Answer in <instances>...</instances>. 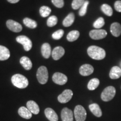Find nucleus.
I'll use <instances>...</instances> for the list:
<instances>
[{
	"mask_svg": "<svg viewBox=\"0 0 121 121\" xmlns=\"http://www.w3.org/2000/svg\"><path fill=\"white\" fill-rule=\"evenodd\" d=\"M10 57V52L8 48L0 45V60H8Z\"/></svg>",
	"mask_w": 121,
	"mask_h": 121,
	"instance_id": "412c9836",
	"label": "nucleus"
},
{
	"mask_svg": "<svg viewBox=\"0 0 121 121\" xmlns=\"http://www.w3.org/2000/svg\"><path fill=\"white\" fill-rule=\"evenodd\" d=\"M6 26L9 30L15 33L20 32L22 29V25L13 20H8L6 22Z\"/></svg>",
	"mask_w": 121,
	"mask_h": 121,
	"instance_id": "9d476101",
	"label": "nucleus"
},
{
	"mask_svg": "<svg viewBox=\"0 0 121 121\" xmlns=\"http://www.w3.org/2000/svg\"><path fill=\"white\" fill-rule=\"evenodd\" d=\"M11 82L15 86L19 89H25L28 86V78L21 74H15L11 78Z\"/></svg>",
	"mask_w": 121,
	"mask_h": 121,
	"instance_id": "f03ea898",
	"label": "nucleus"
},
{
	"mask_svg": "<svg viewBox=\"0 0 121 121\" xmlns=\"http://www.w3.org/2000/svg\"><path fill=\"white\" fill-rule=\"evenodd\" d=\"M89 35L94 40H100L107 37V32L104 29H94L91 30Z\"/></svg>",
	"mask_w": 121,
	"mask_h": 121,
	"instance_id": "0eeeda50",
	"label": "nucleus"
},
{
	"mask_svg": "<svg viewBox=\"0 0 121 121\" xmlns=\"http://www.w3.org/2000/svg\"><path fill=\"white\" fill-rule=\"evenodd\" d=\"M7 1L11 4H16L19 2L20 0H7Z\"/></svg>",
	"mask_w": 121,
	"mask_h": 121,
	"instance_id": "c9c22d12",
	"label": "nucleus"
},
{
	"mask_svg": "<svg viewBox=\"0 0 121 121\" xmlns=\"http://www.w3.org/2000/svg\"><path fill=\"white\" fill-rule=\"evenodd\" d=\"M114 9L118 13H121V1H117L114 3Z\"/></svg>",
	"mask_w": 121,
	"mask_h": 121,
	"instance_id": "f704fd0d",
	"label": "nucleus"
},
{
	"mask_svg": "<svg viewBox=\"0 0 121 121\" xmlns=\"http://www.w3.org/2000/svg\"><path fill=\"white\" fill-rule=\"evenodd\" d=\"M110 32L114 37H118L121 34V25L118 22H113L110 26Z\"/></svg>",
	"mask_w": 121,
	"mask_h": 121,
	"instance_id": "2eb2a0df",
	"label": "nucleus"
},
{
	"mask_svg": "<svg viewBox=\"0 0 121 121\" xmlns=\"http://www.w3.org/2000/svg\"><path fill=\"white\" fill-rule=\"evenodd\" d=\"M101 10L104 14L108 16H112L113 15V9L108 4H103L101 6Z\"/></svg>",
	"mask_w": 121,
	"mask_h": 121,
	"instance_id": "bb28decb",
	"label": "nucleus"
},
{
	"mask_svg": "<svg viewBox=\"0 0 121 121\" xmlns=\"http://www.w3.org/2000/svg\"><path fill=\"white\" fill-rule=\"evenodd\" d=\"M67 77L63 73L56 72L52 76V80L55 84L63 85L67 82Z\"/></svg>",
	"mask_w": 121,
	"mask_h": 121,
	"instance_id": "1a4fd4ad",
	"label": "nucleus"
},
{
	"mask_svg": "<svg viewBox=\"0 0 121 121\" xmlns=\"http://www.w3.org/2000/svg\"><path fill=\"white\" fill-rule=\"evenodd\" d=\"M18 114L21 117L23 118L29 119L32 117V113L27 108V107H21L18 110Z\"/></svg>",
	"mask_w": 121,
	"mask_h": 121,
	"instance_id": "f3484780",
	"label": "nucleus"
},
{
	"mask_svg": "<svg viewBox=\"0 0 121 121\" xmlns=\"http://www.w3.org/2000/svg\"><path fill=\"white\" fill-rule=\"evenodd\" d=\"M100 84L99 80L98 78H94L90 80L87 84V88L90 90H94L99 86Z\"/></svg>",
	"mask_w": 121,
	"mask_h": 121,
	"instance_id": "393cba45",
	"label": "nucleus"
},
{
	"mask_svg": "<svg viewBox=\"0 0 121 121\" xmlns=\"http://www.w3.org/2000/svg\"><path fill=\"white\" fill-rule=\"evenodd\" d=\"M41 52L44 58L48 59L49 58L50 56L52 54V51H51V47L49 44L47 43H44L42 45L41 48Z\"/></svg>",
	"mask_w": 121,
	"mask_h": 121,
	"instance_id": "a211bd4d",
	"label": "nucleus"
},
{
	"mask_svg": "<svg viewBox=\"0 0 121 121\" xmlns=\"http://www.w3.org/2000/svg\"><path fill=\"white\" fill-rule=\"evenodd\" d=\"M65 51L64 48L62 47L58 46L57 47L54 48L52 52V58L54 60H58L63 57V56L65 54Z\"/></svg>",
	"mask_w": 121,
	"mask_h": 121,
	"instance_id": "ddd939ff",
	"label": "nucleus"
},
{
	"mask_svg": "<svg viewBox=\"0 0 121 121\" xmlns=\"http://www.w3.org/2000/svg\"><path fill=\"white\" fill-rule=\"evenodd\" d=\"M74 115L76 121H85L86 118V111L82 105L76 106L74 109Z\"/></svg>",
	"mask_w": 121,
	"mask_h": 121,
	"instance_id": "39448f33",
	"label": "nucleus"
},
{
	"mask_svg": "<svg viewBox=\"0 0 121 121\" xmlns=\"http://www.w3.org/2000/svg\"><path fill=\"white\" fill-rule=\"evenodd\" d=\"M57 22H58V19H57V16L52 15L48 19L47 24L48 26L52 27L55 26L57 24Z\"/></svg>",
	"mask_w": 121,
	"mask_h": 121,
	"instance_id": "c756f323",
	"label": "nucleus"
},
{
	"mask_svg": "<svg viewBox=\"0 0 121 121\" xmlns=\"http://www.w3.org/2000/svg\"><path fill=\"white\" fill-rule=\"evenodd\" d=\"M89 108L91 113L96 117H100L102 116V110L98 104L93 103L90 104L89 106Z\"/></svg>",
	"mask_w": 121,
	"mask_h": 121,
	"instance_id": "6ab92c4d",
	"label": "nucleus"
},
{
	"mask_svg": "<svg viewBox=\"0 0 121 121\" xmlns=\"http://www.w3.org/2000/svg\"><path fill=\"white\" fill-rule=\"evenodd\" d=\"M52 2L56 7L58 8H62L64 6L63 0H52Z\"/></svg>",
	"mask_w": 121,
	"mask_h": 121,
	"instance_id": "72a5a7b5",
	"label": "nucleus"
},
{
	"mask_svg": "<svg viewBox=\"0 0 121 121\" xmlns=\"http://www.w3.org/2000/svg\"><path fill=\"white\" fill-rule=\"evenodd\" d=\"M20 63L24 68V69H25L26 70H30L32 68V62L28 57H22L20 60Z\"/></svg>",
	"mask_w": 121,
	"mask_h": 121,
	"instance_id": "4be33fe9",
	"label": "nucleus"
},
{
	"mask_svg": "<svg viewBox=\"0 0 121 121\" xmlns=\"http://www.w3.org/2000/svg\"><path fill=\"white\" fill-rule=\"evenodd\" d=\"M45 117L50 121H58V117L56 112L51 108H46L44 110Z\"/></svg>",
	"mask_w": 121,
	"mask_h": 121,
	"instance_id": "4468645a",
	"label": "nucleus"
},
{
	"mask_svg": "<svg viewBox=\"0 0 121 121\" xmlns=\"http://www.w3.org/2000/svg\"><path fill=\"white\" fill-rule=\"evenodd\" d=\"M85 0H73L72 2V7L74 10H78L81 8L84 4Z\"/></svg>",
	"mask_w": 121,
	"mask_h": 121,
	"instance_id": "7c9ffc66",
	"label": "nucleus"
},
{
	"mask_svg": "<svg viewBox=\"0 0 121 121\" xmlns=\"http://www.w3.org/2000/svg\"><path fill=\"white\" fill-rule=\"evenodd\" d=\"M94 70V69L91 65L89 64H85L80 67L79 72L81 75L84 76H89L93 73Z\"/></svg>",
	"mask_w": 121,
	"mask_h": 121,
	"instance_id": "f8f14e48",
	"label": "nucleus"
},
{
	"mask_svg": "<svg viewBox=\"0 0 121 121\" xmlns=\"http://www.w3.org/2000/svg\"><path fill=\"white\" fill-rule=\"evenodd\" d=\"M24 25L30 29H35L37 27V23L35 21L28 17H25L23 20Z\"/></svg>",
	"mask_w": 121,
	"mask_h": 121,
	"instance_id": "a878e982",
	"label": "nucleus"
},
{
	"mask_svg": "<svg viewBox=\"0 0 121 121\" xmlns=\"http://www.w3.org/2000/svg\"><path fill=\"white\" fill-rule=\"evenodd\" d=\"M51 13V9L49 8V7L45 6H42L40 8L39 10V13L40 15H41L42 17H46L49 16L50 13Z\"/></svg>",
	"mask_w": 121,
	"mask_h": 121,
	"instance_id": "cd10ccee",
	"label": "nucleus"
},
{
	"mask_svg": "<svg viewBox=\"0 0 121 121\" xmlns=\"http://www.w3.org/2000/svg\"></svg>",
	"mask_w": 121,
	"mask_h": 121,
	"instance_id": "e433bc0d",
	"label": "nucleus"
},
{
	"mask_svg": "<svg viewBox=\"0 0 121 121\" xmlns=\"http://www.w3.org/2000/svg\"><path fill=\"white\" fill-rule=\"evenodd\" d=\"M37 78L40 84H45L48 80V69L45 66H42L38 69L37 72Z\"/></svg>",
	"mask_w": 121,
	"mask_h": 121,
	"instance_id": "7ed1b4c3",
	"label": "nucleus"
},
{
	"mask_svg": "<svg viewBox=\"0 0 121 121\" xmlns=\"http://www.w3.org/2000/svg\"><path fill=\"white\" fill-rule=\"evenodd\" d=\"M73 92L71 90L66 89L58 96V100L60 103H66L72 99Z\"/></svg>",
	"mask_w": 121,
	"mask_h": 121,
	"instance_id": "6e6552de",
	"label": "nucleus"
},
{
	"mask_svg": "<svg viewBox=\"0 0 121 121\" xmlns=\"http://www.w3.org/2000/svg\"><path fill=\"white\" fill-rule=\"evenodd\" d=\"M26 107L33 114H38L40 111L39 105L33 100L28 101L26 103Z\"/></svg>",
	"mask_w": 121,
	"mask_h": 121,
	"instance_id": "dca6fc26",
	"label": "nucleus"
},
{
	"mask_svg": "<svg viewBox=\"0 0 121 121\" xmlns=\"http://www.w3.org/2000/svg\"><path fill=\"white\" fill-rule=\"evenodd\" d=\"M116 93V90L114 87L112 86H108L103 91L101 94V98L104 102H109L113 99Z\"/></svg>",
	"mask_w": 121,
	"mask_h": 121,
	"instance_id": "20e7f679",
	"label": "nucleus"
},
{
	"mask_svg": "<svg viewBox=\"0 0 121 121\" xmlns=\"http://www.w3.org/2000/svg\"><path fill=\"white\" fill-rule=\"evenodd\" d=\"M89 4V1H85L84 4L83 5L81 6V8L80 9V11L78 12V14L80 16H84V15H85L86 13L87 12V7H88V5Z\"/></svg>",
	"mask_w": 121,
	"mask_h": 121,
	"instance_id": "2f4dec72",
	"label": "nucleus"
},
{
	"mask_svg": "<svg viewBox=\"0 0 121 121\" xmlns=\"http://www.w3.org/2000/svg\"><path fill=\"white\" fill-rule=\"evenodd\" d=\"M87 52L89 57L95 60H102L105 58L106 56L105 50L95 45L89 47Z\"/></svg>",
	"mask_w": 121,
	"mask_h": 121,
	"instance_id": "f257e3e1",
	"label": "nucleus"
},
{
	"mask_svg": "<svg viewBox=\"0 0 121 121\" xmlns=\"http://www.w3.org/2000/svg\"><path fill=\"white\" fill-rule=\"evenodd\" d=\"M105 24V22L103 17H99L95 22H94L93 26L96 29H100Z\"/></svg>",
	"mask_w": 121,
	"mask_h": 121,
	"instance_id": "c85d7f7f",
	"label": "nucleus"
},
{
	"mask_svg": "<svg viewBox=\"0 0 121 121\" xmlns=\"http://www.w3.org/2000/svg\"><path fill=\"white\" fill-rule=\"evenodd\" d=\"M80 36V32L78 30H72L70 31L67 35V39L69 42H74Z\"/></svg>",
	"mask_w": 121,
	"mask_h": 121,
	"instance_id": "b1692460",
	"label": "nucleus"
},
{
	"mask_svg": "<svg viewBox=\"0 0 121 121\" xmlns=\"http://www.w3.org/2000/svg\"><path fill=\"white\" fill-rule=\"evenodd\" d=\"M121 76V69L118 66H114L109 72V77L112 79H118Z\"/></svg>",
	"mask_w": 121,
	"mask_h": 121,
	"instance_id": "aec40b11",
	"label": "nucleus"
},
{
	"mask_svg": "<svg viewBox=\"0 0 121 121\" xmlns=\"http://www.w3.org/2000/svg\"><path fill=\"white\" fill-rule=\"evenodd\" d=\"M16 41L23 45L24 49L25 51H29L32 48V42L31 40L25 35H20L16 37Z\"/></svg>",
	"mask_w": 121,
	"mask_h": 121,
	"instance_id": "423d86ee",
	"label": "nucleus"
},
{
	"mask_svg": "<svg viewBox=\"0 0 121 121\" xmlns=\"http://www.w3.org/2000/svg\"><path fill=\"white\" fill-rule=\"evenodd\" d=\"M75 15L73 13H69V15L65 18V19L63 21V25L65 27L70 26L71 25H72L75 21Z\"/></svg>",
	"mask_w": 121,
	"mask_h": 121,
	"instance_id": "5701e85b",
	"label": "nucleus"
},
{
	"mask_svg": "<svg viewBox=\"0 0 121 121\" xmlns=\"http://www.w3.org/2000/svg\"><path fill=\"white\" fill-rule=\"evenodd\" d=\"M60 116L62 121H73V113L71 110L67 108H64L62 110Z\"/></svg>",
	"mask_w": 121,
	"mask_h": 121,
	"instance_id": "9b49d317",
	"label": "nucleus"
},
{
	"mask_svg": "<svg viewBox=\"0 0 121 121\" xmlns=\"http://www.w3.org/2000/svg\"><path fill=\"white\" fill-rule=\"evenodd\" d=\"M64 34V31L62 29H60L53 33L52 38L56 40H59L63 37Z\"/></svg>",
	"mask_w": 121,
	"mask_h": 121,
	"instance_id": "473e14b6",
	"label": "nucleus"
}]
</instances>
